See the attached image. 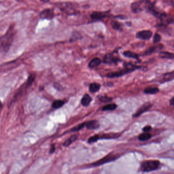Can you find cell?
<instances>
[{
  "instance_id": "1",
  "label": "cell",
  "mask_w": 174,
  "mask_h": 174,
  "mask_svg": "<svg viewBox=\"0 0 174 174\" xmlns=\"http://www.w3.org/2000/svg\"><path fill=\"white\" fill-rule=\"evenodd\" d=\"M14 27L11 25L4 35L0 37V52L7 53L12 45L14 35Z\"/></svg>"
},
{
  "instance_id": "2",
  "label": "cell",
  "mask_w": 174,
  "mask_h": 174,
  "mask_svg": "<svg viewBox=\"0 0 174 174\" xmlns=\"http://www.w3.org/2000/svg\"><path fill=\"white\" fill-rule=\"evenodd\" d=\"M160 167V162L159 160H146L141 162V170L143 172H150L156 171Z\"/></svg>"
},
{
  "instance_id": "3",
  "label": "cell",
  "mask_w": 174,
  "mask_h": 174,
  "mask_svg": "<svg viewBox=\"0 0 174 174\" xmlns=\"http://www.w3.org/2000/svg\"><path fill=\"white\" fill-rule=\"evenodd\" d=\"M121 61L120 58L114 55L112 53H108L105 55L103 58V62L107 65H117L119 62Z\"/></svg>"
},
{
  "instance_id": "4",
  "label": "cell",
  "mask_w": 174,
  "mask_h": 174,
  "mask_svg": "<svg viewBox=\"0 0 174 174\" xmlns=\"http://www.w3.org/2000/svg\"><path fill=\"white\" fill-rule=\"evenodd\" d=\"M110 11V10L103 11V12L94 11V12H92V13L90 16V17L92 21H101L105 18H106L108 16H109Z\"/></svg>"
},
{
  "instance_id": "5",
  "label": "cell",
  "mask_w": 174,
  "mask_h": 174,
  "mask_svg": "<svg viewBox=\"0 0 174 174\" xmlns=\"http://www.w3.org/2000/svg\"><path fill=\"white\" fill-rule=\"evenodd\" d=\"M158 19L160 20V24L167 26L169 25L172 24L174 23V19L170 15L165 12H161Z\"/></svg>"
},
{
  "instance_id": "6",
  "label": "cell",
  "mask_w": 174,
  "mask_h": 174,
  "mask_svg": "<svg viewBox=\"0 0 174 174\" xmlns=\"http://www.w3.org/2000/svg\"><path fill=\"white\" fill-rule=\"evenodd\" d=\"M153 35V32L149 30H142L138 32L136 34V37L143 40H149Z\"/></svg>"
},
{
  "instance_id": "7",
  "label": "cell",
  "mask_w": 174,
  "mask_h": 174,
  "mask_svg": "<svg viewBox=\"0 0 174 174\" xmlns=\"http://www.w3.org/2000/svg\"><path fill=\"white\" fill-rule=\"evenodd\" d=\"M117 158V155H112L111 154H109L105 157L101 159L99 161H96V162L92 164V165H93L94 167H97V166L106 164L107 162H110L114 161Z\"/></svg>"
},
{
  "instance_id": "8",
  "label": "cell",
  "mask_w": 174,
  "mask_h": 174,
  "mask_svg": "<svg viewBox=\"0 0 174 174\" xmlns=\"http://www.w3.org/2000/svg\"><path fill=\"white\" fill-rule=\"evenodd\" d=\"M131 73L130 70L127 69L126 68H124V69L120 70V71H114L107 74L106 77L109 78H118L122 77L124 75H126L127 74Z\"/></svg>"
},
{
  "instance_id": "9",
  "label": "cell",
  "mask_w": 174,
  "mask_h": 174,
  "mask_svg": "<svg viewBox=\"0 0 174 174\" xmlns=\"http://www.w3.org/2000/svg\"><path fill=\"white\" fill-rule=\"evenodd\" d=\"M144 3V0H139L138 1L133 2L131 5V9L133 13H139L143 11L141 7L142 4Z\"/></svg>"
},
{
  "instance_id": "10",
  "label": "cell",
  "mask_w": 174,
  "mask_h": 174,
  "mask_svg": "<svg viewBox=\"0 0 174 174\" xmlns=\"http://www.w3.org/2000/svg\"><path fill=\"white\" fill-rule=\"evenodd\" d=\"M40 17L42 19L51 20L54 17V12L53 9L48 8L44 9L40 12Z\"/></svg>"
},
{
  "instance_id": "11",
  "label": "cell",
  "mask_w": 174,
  "mask_h": 174,
  "mask_svg": "<svg viewBox=\"0 0 174 174\" xmlns=\"http://www.w3.org/2000/svg\"><path fill=\"white\" fill-rule=\"evenodd\" d=\"M152 105L150 102H146V103L144 104L139 108L135 113H134L133 115V117H138L140 115H141L143 113H144L145 112L148 111V110L150 109L151 108Z\"/></svg>"
},
{
  "instance_id": "12",
  "label": "cell",
  "mask_w": 174,
  "mask_h": 174,
  "mask_svg": "<svg viewBox=\"0 0 174 174\" xmlns=\"http://www.w3.org/2000/svg\"><path fill=\"white\" fill-rule=\"evenodd\" d=\"M163 48H164V45L162 44H158L157 45L149 48L146 50L143 53L142 55L143 56H148V55L153 54L154 53L156 52L157 51L162 50Z\"/></svg>"
},
{
  "instance_id": "13",
  "label": "cell",
  "mask_w": 174,
  "mask_h": 174,
  "mask_svg": "<svg viewBox=\"0 0 174 174\" xmlns=\"http://www.w3.org/2000/svg\"><path fill=\"white\" fill-rule=\"evenodd\" d=\"M85 124V127H86V129L88 130H95L99 128V123L96 120H89L86 122H84Z\"/></svg>"
},
{
  "instance_id": "14",
  "label": "cell",
  "mask_w": 174,
  "mask_h": 174,
  "mask_svg": "<svg viewBox=\"0 0 174 174\" xmlns=\"http://www.w3.org/2000/svg\"><path fill=\"white\" fill-rule=\"evenodd\" d=\"M123 55L126 57L133 58V59H135L139 62H141V60L139 59V55L136 54V53L130 51H126L123 53Z\"/></svg>"
},
{
  "instance_id": "15",
  "label": "cell",
  "mask_w": 174,
  "mask_h": 174,
  "mask_svg": "<svg viewBox=\"0 0 174 174\" xmlns=\"http://www.w3.org/2000/svg\"><path fill=\"white\" fill-rule=\"evenodd\" d=\"M174 71L169 72L164 74L162 79L160 80V83H164L165 82H169L172 81L174 79Z\"/></svg>"
},
{
  "instance_id": "16",
  "label": "cell",
  "mask_w": 174,
  "mask_h": 174,
  "mask_svg": "<svg viewBox=\"0 0 174 174\" xmlns=\"http://www.w3.org/2000/svg\"><path fill=\"white\" fill-rule=\"evenodd\" d=\"M124 67L130 70L131 72L135 71L136 70H138V69H141H141L143 68V66L136 65L133 64L132 62L124 63Z\"/></svg>"
},
{
  "instance_id": "17",
  "label": "cell",
  "mask_w": 174,
  "mask_h": 174,
  "mask_svg": "<svg viewBox=\"0 0 174 174\" xmlns=\"http://www.w3.org/2000/svg\"><path fill=\"white\" fill-rule=\"evenodd\" d=\"M92 101V98L88 94H86L81 99V104L83 106L87 107L90 104Z\"/></svg>"
},
{
  "instance_id": "18",
  "label": "cell",
  "mask_w": 174,
  "mask_h": 174,
  "mask_svg": "<svg viewBox=\"0 0 174 174\" xmlns=\"http://www.w3.org/2000/svg\"><path fill=\"white\" fill-rule=\"evenodd\" d=\"M159 57L163 59H173L174 55L172 53L168 52L166 51H161L159 53Z\"/></svg>"
},
{
  "instance_id": "19",
  "label": "cell",
  "mask_w": 174,
  "mask_h": 174,
  "mask_svg": "<svg viewBox=\"0 0 174 174\" xmlns=\"http://www.w3.org/2000/svg\"><path fill=\"white\" fill-rule=\"evenodd\" d=\"M101 63H102V61L99 58L95 57L93 58L90 61V62L89 63L88 67L91 68H96V67H97L99 65H101Z\"/></svg>"
},
{
  "instance_id": "20",
  "label": "cell",
  "mask_w": 174,
  "mask_h": 174,
  "mask_svg": "<svg viewBox=\"0 0 174 174\" xmlns=\"http://www.w3.org/2000/svg\"><path fill=\"white\" fill-rule=\"evenodd\" d=\"M144 91L146 94H156L159 91V89L158 87L149 86L145 88Z\"/></svg>"
},
{
  "instance_id": "21",
  "label": "cell",
  "mask_w": 174,
  "mask_h": 174,
  "mask_svg": "<svg viewBox=\"0 0 174 174\" xmlns=\"http://www.w3.org/2000/svg\"><path fill=\"white\" fill-rule=\"evenodd\" d=\"M111 26L113 29L119 31H122L123 30V25L122 23L119 22L117 21H112L111 22Z\"/></svg>"
},
{
  "instance_id": "22",
  "label": "cell",
  "mask_w": 174,
  "mask_h": 174,
  "mask_svg": "<svg viewBox=\"0 0 174 174\" xmlns=\"http://www.w3.org/2000/svg\"><path fill=\"white\" fill-rule=\"evenodd\" d=\"M101 87L100 84L97 83H92L90 84L89 86V91L91 93H95L99 91Z\"/></svg>"
},
{
  "instance_id": "23",
  "label": "cell",
  "mask_w": 174,
  "mask_h": 174,
  "mask_svg": "<svg viewBox=\"0 0 174 174\" xmlns=\"http://www.w3.org/2000/svg\"><path fill=\"white\" fill-rule=\"evenodd\" d=\"M82 39V35H81V34L78 32L75 31L71 34V36L70 39V42H75Z\"/></svg>"
},
{
  "instance_id": "24",
  "label": "cell",
  "mask_w": 174,
  "mask_h": 174,
  "mask_svg": "<svg viewBox=\"0 0 174 174\" xmlns=\"http://www.w3.org/2000/svg\"><path fill=\"white\" fill-rule=\"evenodd\" d=\"M152 138L151 134L148 132H145L141 133L138 136V139L140 141H147L148 140L151 139Z\"/></svg>"
},
{
  "instance_id": "25",
  "label": "cell",
  "mask_w": 174,
  "mask_h": 174,
  "mask_svg": "<svg viewBox=\"0 0 174 174\" xmlns=\"http://www.w3.org/2000/svg\"><path fill=\"white\" fill-rule=\"evenodd\" d=\"M117 108V105L114 103H112V104H109L102 107V111H112V110H115Z\"/></svg>"
},
{
  "instance_id": "26",
  "label": "cell",
  "mask_w": 174,
  "mask_h": 174,
  "mask_svg": "<svg viewBox=\"0 0 174 174\" xmlns=\"http://www.w3.org/2000/svg\"><path fill=\"white\" fill-rule=\"evenodd\" d=\"M77 138H78V136L76 135H73L71 136V138L67 139L66 141L63 143V146H69L70 145H71L72 143H74L77 139Z\"/></svg>"
},
{
  "instance_id": "27",
  "label": "cell",
  "mask_w": 174,
  "mask_h": 174,
  "mask_svg": "<svg viewBox=\"0 0 174 174\" xmlns=\"http://www.w3.org/2000/svg\"><path fill=\"white\" fill-rule=\"evenodd\" d=\"M65 102L62 100H58L53 102L52 104V107L55 109H58L61 108L65 104Z\"/></svg>"
},
{
  "instance_id": "28",
  "label": "cell",
  "mask_w": 174,
  "mask_h": 174,
  "mask_svg": "<svg viewBox=\"0 0 174 174\" xmlns=\"http://www.w3.org/2000/svg\"><path fill=\"white\" fill-rule=\"evenodd\" d=\"M97 98L100 101H101L103 103H107L109 102H111L112 100V97H109L108 96H105V95H101V96H98Z\"/></svg>"
},
{
  "instance_id": "29",
  "label": "cell",
  "mask_w": 174,
  "mask_h": 174,
  "mask_svg": "<svg viewBox=\"0 0 174 174\" xmlns=\"http://www.w3.org/2000/svg\"><path fill=\"white\" fill-rule=\"evenodd\" d=\"M161 40V36L158 33H155L154 35L153 42L154 44H158L159 42Z\"/></svg>"
},
{
  "instance_id": "30",
  "label": "cell",
  "mask_w": 174,
  "mask_h": 174,
  "mask_svg": "<svg viewBox=\"0 0 174 174\" xmlns=\"http://www.w3.org/2000/svg\"><path fill=\"white\" fill-rule=\"evenodd\" d=\"M84 127H85V124H84V123H82L81 124H79L78 125L73 128L71 130V132H77V131L81 130Z\"/></svg>"
},
{
  "instance_id": "31",
  "label": "cell",
  "mask_w": 174,
  "mask_h": 174,
  "mask_svg": "<svg viewBox=\"0 0 174 174\" xmlns=\"http://www.w3.org/2000/svg\"><path fill=\"white\" fill-rule=\"evenodd\" d=\"M99 139H100L99 135L97 134H96L94 135L91 136V138L88 139V143L89 144L95 143V142H97Z\"/></svg>"
},
{
  "instance_id": "32",
  "label": "cell",
  "mask_w": 174,
  "mask_h": 174,
  "mask_svg": "<svg viewBox=\"0 0 174 174\" xmlns=\"http://www.w3.org/2000/svg\"><path fill=\"white\" fill-rule=\"evenodd\" d=\"M118 136H119V135L117 136V134H111V133H109V134H108L103 135L102 138H100V139H101V138H105V139L115 138H117Z\"/></svg>"
},
{
  "instance_id": "33",
  "label": "cell",
  "mask_w": 174,
  "mask_h": 174,
  "mask_svg": "<svg viewBox=\"0 0 174 174\" xmlns=\"http://www.w3.org/2000/svg\"><path fill=\"white\" fill-rule=\"evenodd\" d=\"M34 78H35V76H34V75H30V76H29V79H28V84H31L32 83V82L34 81Z\"/></svg>"
},
{
  "instance_id": "34",
  "label": "cell",
  "mask_w": 174,
  "mask_h": 174,
  "mask_svg": "<svg viewBox=\"0 0 174 174\" xmlns=\"http://www.w3.org/2000/svg\"><path fill=\"white\" fill-rule=\"evenodd\" d=\"M152 129V127L150 126H146L145 127H144L143 131L144 132H149Z\"/></svg>"
},
{
  "instance_id": "35",
  "label": "cell",
  "mask_w": 174,
  "mask_h": 174,
  "mask_svg": "<svg viewBox=\"0 0 174 174\" xmlns=\"http://www.w3.org/2000/svg\"><path fill=\"white\" fill-rule=\"evenodd\" d=\"M55 151V146L54 145H53L51 148L50 152V153L51 154H52L54 153V152Z\"/></svg>"
},
{
  "instance_id": "36",
  "label": "cell",
  "mask_w": 174,
  "mask_h": 174,
  "mask_svg": "<svg viewBox=\"0 0 174 174\" xmlns=\"http://www.w3.org/2000/svg\"><path fill=\"white\" fill-rule=\"evenodd\" d=\"M174 97H173L171 100H170V105H171V106H173L174 105Z\"/></svg>"
},
{
  "instance_id": "37",
  "label": "cell",
  "mask_w": 174,
  "mask_h": 174,
  "mask_svg": "<svg viewBox=\"0 0 174 174\" xmlns=\"http://www.w3.org/2000/svg\"><path fill=\"white\" fill-rule=\"evenodd\" d=\"M126 24L127 25V26H131V25H132V23L131 22H126Z\"/></svg>"
},
{
  "instance_id": "38",
  "label": "cell",
  "mask_w": 174,
  "mask_h": 174,
  "mask_svg": "<svg viewBox=\"0 0 174 174\" xmlns=\"http://www.w3.org/2000/svg\"><path fill=\"white\" fill-rule=\"evenodd\" d=\"M42 2H45V3H46V2H49V0H40Z\"/></svg>"
},
{
  "instance_id": "39",
  "label": "cell",
  "mask_w": 174,
  "mask_h": 174,
  "mask_svg": "<svg viewBox=\"0 0 174 174\" xmlns=\"http://www.w3.org/2000/svg\"><path fill=\"white\" fill-rule=\"evenodd\" d=\"M1 106V102H0V107Z\"/></svg>"
}]
</instances>
